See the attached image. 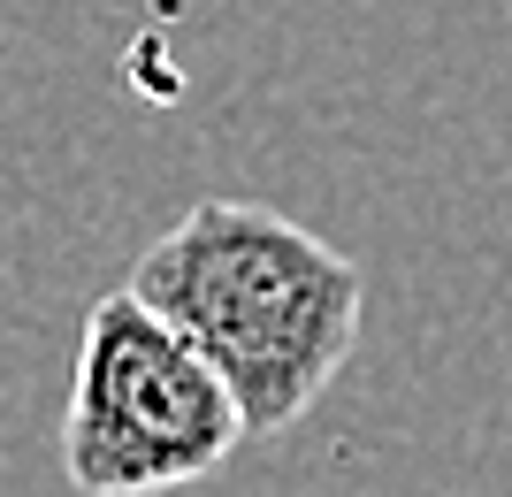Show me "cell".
I'll return each mask as SVG.
<instances>
[{"instance_id":"1","label":"cell","mask_w":512,"mask_h":497,"mask_svg":"<svg viewBox=\"0 0 512 497\" xmlns=\"http://www.w3.org/2000/svg\"><path fill=\"white\" fill-rule=\"evenodd\" d=\"M184 345L222 375L245 436H283L360 345L367 276L260 199H199L123 276Z\"/></svg>"},{"instance_id":"2","label":"cell","mask_w":512,"mask_h":497,"mask_svg":"<svg viewBox=\"0 0 512 497\" xmlns=\"http://www.w3.org/2000/svg\"><path fill=\"white\" fill-rule=\"evenodd\" d=\"M245 444L222 375L123 283L92 299L62 413V475L77 497H169Z\"/></svg>"}]
</instances>
